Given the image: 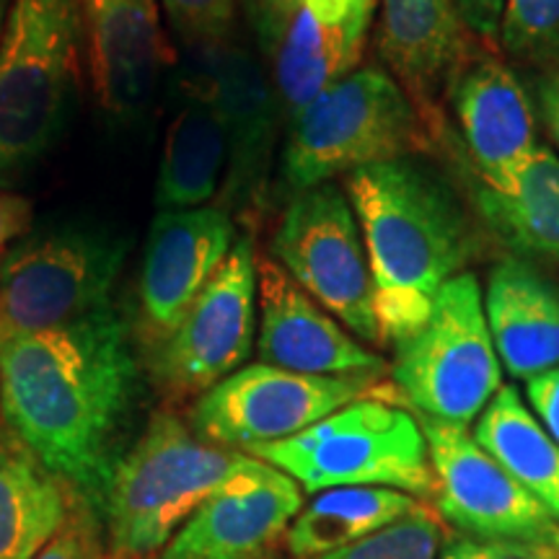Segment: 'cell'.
<instances>
[{"label":"cell","instance_id":"obj_1","mask_svg":"<svg viewBox=\"0 0 559 559\" xmlns=\"http://www.w3.org/2000/svg\"><path fill=\"white\" fill-rule=\"evenodd\" d=\"M138 402L128 324L111 306L0 334V409L21 443L99 513Z\"/></svg>","mask_w":559,"mask_h":559},{"label":"cell","instance_id":"obj_2","mask_svg":"<svg viewBox=\"0 0 559 559\" xmlns=\"http://www.w3.org/2000/svg\"><path fill=\"white\" fill-rule=\"evenodd\" d=\"M373 275L381 347L425 324L432 300L474 257V230L453 187L415 156L345 177Z\"/></svg>","mask_w":559,"mask_h":559},{"label":"cell","instance_id":"obj_3","mask_svg":"<svg viewBox=\"0 0 559 559\" xmlns=\"http://www.w3.org/2000/svg\"><path fill=\"white\" fill-rule=\"evenodd\" d=\"M241 461V453L207 443L177 415H153L117 461L104 495L109 559H156Z\"/></svg>","mask_w":559,"mask_h":559},{"label":"cell","instance_id":"obj_4","mask_svg":"<svg viewBox=\"0 0 559 559\" xmlns=\"http://www.w3.org/2000/svg\"><path fill=\"white\" fill-rule=\"evenodd\" d=\"M79 0H11L0 39V190L66 130L81 70Z\"/></svg>","mask_w":559,"mask_h":559},{"label":"cell","instance_id":"obj_5","mask_svg":"<svg viewBox=\"0 0 559 559\" xmlns=\"http://www.w3.org/2000/svg\"><path fill=\"white\" fill-rule=\"evenodd\" d=\"M428 145L425 117L381 66L353 70L288 122L280 179L290 194Z\"/></svg>","mask_w":559,"mask_h":559},{"label":"cell","instance_id":"obj_6","mask_svg":"<svg viewBox=\"0 0 559 559\" xmlns=\"http://www.w3.org/2000/svg\"><path fill=\"white\" fill-rule=\"evenodd\" d=\"M249 456L267 461L311 495L332 487H391L425 502L436 498V472L417 417L370 394L298 436L257 445Z\"/></svg>","mask_w":559,"mask_h":559},{"label":"cell","instance_id":"obj_7","mask_svg":"<svg viewBox=\"0 0 559 559\" xmlns=\"http://www.w3.org/2000/svg\"><path fill=\"white\" fill-rule=\"evenodd\" d=\"M391 376L415 415L469 428L485 412L502 386V366L472 272L451 277L428 321L396 342Z\"/></svg>","mask_w":559,"mask_h":559},{"label":"cell","instance_id":"obj_8","mask_svg":"<svg viewBox=\"0 0 559 559\" xmlns=\"http://www.w3.org/2000/svg\"><path fill=\"white\" fill-rule=\"evenodd\" d=\"M124 257L122 236L86 223L24 239L0 262V334L55 330L111 306Z\"/></svg>","mask_w":559,"mask_h":559},{"label":"cell","instance_id":"obj_9","mask_svg":"<svg viewBox=\"0 0 559 559\" xmlns=\"http://www.w3.org/2000/svg\"><path fill=\"white\" fill-rule=\"evenodd\" d=\"M272 260L362 342L381 347L373 275L347 194L337 185L293 194L270 241Z\"/></svg>","mask_w":559,"mask_h":559},{"label":"cell","instance_id":"obj_10","mask_svg":"<svg viewBox=\"0 0 559 559\" xmlns=\"http://www.w3.org/2000/svg\"><path fill=\"white\" fill-rule=\"evenodd\" d=\"M379 376H306L264 362L243 366L215 383L192 409V430L221 449L251 451L309 430L362 400Z\"/></svg>","mask_w":559,"mask_h":559},{"label":"cell","instance_id":"obj_11","mask_svg":"<svg viewBox=\"0 0 559 559\" xmlns=\"http://www.w3.org/2000/svg\"><path fill=\"white\" fill-rule=\"evenodd\" d=\"M436 472L432 508L459 536L559 551V523L459 425L415 415Z\"/></svg>","mask_w":559,"mask_h":559},{"label":"cell","instance_id":"obj_12","mask_svg":"<svg viewBox=\"0 0 559 559\" xmlns=\"http://www.w3.org/2000/svg\"><path fill=\"white\" fill-rule=\"evenodd\" d=\"M254 330L257 251L239 236L169 337L148 349L153 379L174 396L205 394L247 362Z\"/></svg>","mask_w":559,"mask_h":559},{"label":"cell","instance_id":"obj_13","mask_svg":"<svg viewBox=\"0 0 559 559\" xmlns=\"http://www.w3.org/2000/svg\"><path fill=\"white\" fill-rule=\"evenodd\" d=\"M304 508V489L267 461L243 456L156 559H270Z\"/></svg>","mask_w":559,"mask_h":559},{"label":"cell","instance_id":"obj_14","mask_svg":"<svg viewBox=\"0 0 559 559\" xmlns=\"http://www.w3.org/2000/svg\"><path fill=\"white\" fill-rule=\"evenodd\" d=\"M236 239L234 221L223 207L160 210L138 280V324L145 347L153 349L169 337Z\"/></svg>","mask_w":559,"mask_h":559},{"label":"cell","instance_id":"obj_15","mask_svg":"<svg viewBox=\"0 0 559 559\" xmlns=\"http://www.w3.org/2000/svg\"><path fill=\"white\" fill-rule=\"evenodd\" d=\"M257 355L272 368L306 376H381L386 360L353 340L270 257L257 260Z\"/></svg>","mask_w":559,"mask_h":559},{"label":"cell","instance_id":"obj_16","mask_svg":"<svg viewBox=\"0 0 559 559\" xmlns=\"http://www.w3.org/2000/svg\"><path fill=\"white\" fill-rule=\"evenodd\" d=\"M91 79L102 109L115 124L148 115L169 66V41L156 0H79Z\"/></svg>","mask_w":559,"mask_h":559},{"label":"cell","instance_id":"obj_17","mask_svg":"<svg viewBox=\"0 0 559 559\" xmlns=\"http://www.w3.org/2000/svg\"><path fill=\"white\" fill-rule=\"evenodd\" d=\"M198 81L218 109L228 138V205L249 210L262 198L272 164L277 122L283 120L275 83L262 62L241 47H200Z\"/></svg>","mask_w":559,"mask_h":559},{"label":"cell","instance_id":"obj_18","mask_svg":"<svg viewBox=\"0 0 559 559\" xmlns=\"http://www.w3.org/2000/svg\"><path fill=\"white\" fill-rule=\"evenodd\" d=\"M445 96L477 171L474 177L506 192L539 145L531 94L506 62L472 52Z\"/></svg>","mask_w":559,"mask_h":559},{"label":"cell","instance_id":"obj_19","mask_svg":"<svg viewBox=\"0 0 559 559\" xmlns=\"http://www.w3.org/2000/svg\"><path fill=\"white\" fill-rule=\"evenodd\" d=\"M373 11L376 0H300L272 60L285 124L358 68Z\"/></svg>","mask_w":559,"mask_h":559},{"label":"cell","instance_id":"obj_20","mask_svg":"<svg viewBox=\"0 0 559 559\" xmlns=\"http://www.w3.org/2000/svg\"><path fill=\"white\" fill-rule=\"evenodd\" d=\"M379 52L425 120L472 58L453 0H383Z\"/></svg>","mask_w":559,"mask_h":559},{"label":"cell","instance_id":"obj_21","mask_svg":"<svg viewBox=\"0 0 559 559\" xmlns=\"http://www.w3.org/2000/svg\"><path fill=\"white\" fill-rule=\"evenodd\" d=\"M485 317L500 366L513 379L559 368V285L521 257L492 267Z\"/></svg>","mask_w":559,"mask_h":559},{"label":"cell","instance_id":"obj_22","mask_svg":"<svg viewBox=\"0 0 559 559\" xmlns=\"http://www.w3.org/2000/svg\"><path fill=\"white\" fill-rule=\"evenodd\" d=\"M228 174V138L207 91L192 81L187 99L166 130L156 179L160 210L205 207Z\"/></svg>","mask_w":559,"mask_h":559},{"label":"cell","instance_id":"obj_23","mask_svg":"<svg viewBox=\"0 0 559 559\" xmlns=\"http://www.w3.org/2000/svg\"><path fill=\"white\" fill-rule=\"evenodd\" d=\"M472 198L485 226L521 260L559 264V158L536 145L506 192L472 179Z\"/></svg>","mask_w":559,"mask_h":559},{"label":"cell","instance_id":"obj_24","mask_svg":"<svg viewBox=\"0 0 559 559\" xmlns=\"http://www.w3.org/2000/svg\"><path fill=\"white\" fill-rule=\"evenodd\" d=\"M79 495L19 438H0V559H34L68 521Z\"/></svg>","mask_w":559,"mask_h":559},{"label":"cell","instance_id":"obj_25","mask_svg":"<svg viewBox=\"0 0 559 559\" xmlns=\"http://www.w3.org/2000/svg\"><path fill=\"white\" fill-rule=\"evenodd\" d=\"M425 500L391 487H332L313 492L285 531V551L309 559L366 539L376 531L402 521Z\"/></svg>","mask_w":559,"mask_h":559},{"label":"cell","instance_id":"obj_26","mask_svg":"<svg viewBox=\"0 0 559 559\" xmlns=\"http://www.w3.org/2000/svg\"><path fill=\"white\" fill-rule=\"evenodd\" d=\"M474 440L559 523V445L519 391L500 386L477 417Z\"/></svg>","mask_w":559,"mask_h":559},{"label":"cell","instance_id":"obj_27","mask_svg":"<svg viewBox=\"0 0 559 559\" xmlns=\"http://www.w3.org/2000/svg\"><path fill=\"white\" fill-rule=\"evenodd\" d=\"M500 45L521 66L559 68V0H506Z\"/></svg>","mask_w":559,"mask_h":559},{"label":"cell","instance_id":"obj_28","mask_svg":"<svg viewBox=\"0 0 559 559\" xmlns=\"http://www.w3.org/2000/svg\"><path fill=\"white\" fill-rule=\"evenodd\" d=\"M445 526L430 502L366 539L309 559H438Z\"/></svg>","mask_w":559,"mask_h":559},{"label":"cell","instance_id":"obj_29","mask_svg":"<svg viewBox=\"0 0 559 559\" xmlns=\"http://www.w3.org/2000/svg\"><path fill=\"white\" fill-rule=\"evenodd\" d=\"M181 37L198 47L223 45L234 29L236 0H160Z\"/></svg>","mask_w":559,"mask_h":559},{"label":"cell","instance_id":"obj_30","mask_svg":"<svg viewBox=\"0 0 559 559\" xmlns=\"http://www.w3.org/2000/svg\"><path fill=\"white\" fill-rule=\"evenodd\" d=\"M102 515L83 498H75L68 521L34 559H109Z\"/></svg>","mask_w":559,"mask_h":559},{"label":"cell","instance_id":"obj_31","mask_svg":"<svg viewBox=\"0 0 559 559\" xmlns=\"http://www.w3.org/2000/svg\"><path fill=\"white\" fill-rule=\"evenodd\" d=\"M241 5L262 58L272 62L293 16H296L300 0H241Z\"/></svg>","mask_w":559,"mask_h":559},{"label":"cell","instance_id":"obj_32","mask_svg":"<svg viewBox=\"0 0 559 559\" xmlns=\"http://www.w3.org/2000/svg\"><path fill=\"white\" fill-rule=\"evenodd\" d=\"M453 5L469 34L485 39L487 45H498L506 0H453Z\"/></svg>","mask_w":559,"mask_h":559},{"label":"cell","instance_id":"obj_33","mask_svg":"<svg viewBox=\"0 0 559 559\" xmlns=\"http://www.w3.org/2000/svg\"><path fill=\"white\" fill-rule=\"evenodd\" d=\"M526 396L539 415V423L559 445V368L526 381Z\"/></svg>","mask_w":559,"mask_h":559},{"label":"cell","instance_id":"obj_34","mask_svg":"<svg viewBox=\"0 0 559 559\" xmlns=\"http://www.w3.org/2000/svg\"><path fill=\"white\" fill-rule=\"evenodd\" d=\"M32 228V205L19 194L0 190V254Z\"/></svg>","mask_w":559,"mask_h":559},{"label":"cell","instance_id":"obj_35","mask_svg":"<svg viewBox=\"0 0 559 559\" xmlns=\"http://www.w3.org/2000/svg\"><path fill=\"white\" fill-rule=\"evenodd\" d=\"M536 99H539L544 128H547L559 148V68L539 73V79H536Z\"/></svg>","mask_w":559,"mask_h":559},{"label":"cell","instance_id":"obj_36","mask_svg":"<svg viewBox=\"0 0 559 559\" xmlns=\"http://www.w3.org/2000/svg\"><path fill=\"white\" fill-rule=\"evenodd\" d=\"M487 559H559V551L526 544H487Z\"/></svg>","mask_w":559,"mask_h":559},{"label":"cell","instance_id":"obj_37","mask_svg":"<svg viewBox=\"0 0 559 559\" xmlns=\"http://www.w3.org/2000/svg\"><path fill=\"white\" fill-rule=\"evenodd\" d=\"M438 559H487V544L466 536H449L440 547Z\"/></svg>","mask_w":559,"mask_h":559},{"label":"cell","instance_id":"obj_38","mask_svg":"<svg viewBox=\"0 0 559 559\" xmlns=\"http://www.w3.org/2000/svg\"><path fill=\"white\" fill-rule=\"evenodd\" d=\"M9 11H11V0H0V39H3L5 21H9Z\"/></svg>","mask_w":559,"mask_h":559}]
</instances>
